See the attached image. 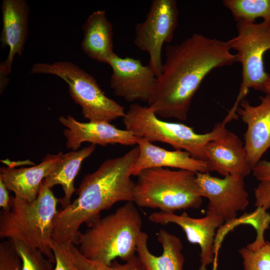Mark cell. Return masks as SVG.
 I'll use <instances>...</instances> for the list:
<instances>
[{"mask_svg": "<svg viewBox=\"0 0 270 270\" xmlns=\"http://www.w3.org/2000/svg\"><path fill=\"white\" fill-rule=\"evenodd\" d=\"M2 29L0 34L2 48L8 46L7 58L0 62V91L8 82L7 76L11 72L14 56H22L28 32L30 8L26 0H3L1 4Z\"/></svg>", "mask_w": 270, "mask_h": 270, "instance_id": "cell-13", "label": "cell"}, {"mask_svg": "<svg viewBox=\"0 0 270 270\" xmlns=\"http://www.w3.org/2000/svg\"><path fill=\"white\" fill-rule=\"evenodd\" d=\"M71 244H53L52 251L55 263L53 270H80L74 258Z\"/></svg>", "mask_w": 270, "mask_h": 270, "instance_id": "cell-26", "label": "cell"}, {"mask_svg": "<svg viewBox=\"0 0 270 270\" xmlns=\"http://www.w3.org/2000/svg\"><path fill=\"white\" fill-rule=\"evenodd\" d=\"M62 154L60 152L56 154H46L40 164L30 168H0V179L8 190L14 193V196L34 202L42 181L54 170Z\"/></svg>", "mask_w": 270, "mask_h": 270, "instance_id": "cell-18", "label": "cell"}, {"mask_svg": "<svg viewBox=\"0 0 270 270\" xmlns=\"http://www.w3.org/2000/svg\"><path fill=\"white\" fill-rule=\"evenodd\" d=\"M179 11L175 0H153L144 20L135 26L134 44L150 56L148 66L156 77L161 73L162 50L170 43L178 25Z\"/></svg>", "mask_w": 270, "mask_h": 270, "instance_id": "cell-9", "label": "cell"}, {"mask_svg": "<svg viewBox=\"0 0 270 270\" xmlns=\"http://www.w3.org/2000/svg\"><path fill=\"white\" fill-rule=\"evenodd\" d=\"M204 153L209 171L244 178L252 172L242 141L226 128L206 144Z\"/></svg>", "mask_w": 270, "mask_h": 270, "instance_id": "cell-15", "label": "cell"}, {"mask_svg": "<svg viewBox=\"0 0 270 270\" xmlns=\"http://www.w3.org/2000/svg\"><path fill=\"white\" fill-rule=\"evenodd\" d=\"M30 73L50 74L63 80L68 85L71 98L80 106L84 118L89 122H110L126 114L124 108L106 96L91 74L72 62L36 63Z\"/></svg>", "mask_w": 270, "mask_h": 270, "instance_id": "cell-7", "label": "cell"}, {"mask_svg": "<svg viewBox=\"0 0 270 270\" xmlns=\"http://www.w3.org/2000/svg\"><path fill=\"white\" fill-rule=\"evenodd\" d=\"M11 241L22 260V270H53L52 262L40 250L18 240Z\"/></svg>", "mask_w": 270, "mask_h": 270, "instance_id": "cell-24", "label": "cell"}, {"mask_svg": "<svg viewBox=\"0 0 270 270\" xmlns=\"http://www.w3.org/2000/svg\"><path fill=\"white\" fill-rule=\"evenodd\" d=\"M59 122L66 128L64 134L66 139V147L77 150L82 143L106 146L118 144L124 146L137 144V138L132 132L120 130L110 122H80L72 116H60Z\"/></svg>", "mask_w": 270, "mask_h": 270, "instance_id": "cell-14", "label": "cell"}, {"mask_svg": "<svg viewBox=\"0 0 270 270\" xmlns=\"http://www.w3.org/2000/svg\"><path fill=\"white\" fill-rule=\"evenodd\" d=\"M260 98V103L256 106L244 99L236 110L247 126L244 146L252 168L270 148V93Z\"/></svg>", "mask_w": 270, "mask_h": 270, "instance_id": "cell-16", "label": "cell"}, {"mask_svg": "<svg viewBox=\"0 0 270 270\" xmlns=\"http://www.w3.org/2000/svg\"><path fill=\"white\" fill-rule=\"evenodd\" d=\"M139 154L138 145L124 155L108 159L94 172L84 176L77 198L58 211L53 226L54 244L78 242L80 226L100 218L101 211L119 202H134L136 182L132 172Z\"/></svg>", "mask_w": 270, "mask_h": 270, "instance_id": "cell-2", "label": "cell"}, {"mask_svg": "<svg viewBox=\"0 0 270 270\" xmlns=\"http://www.w3.org/2000/svg\"><path fill=\"white\" fill-rule=\"evenodd\" d=\"M196 178L200 194L208 200V210L221 216L226 224L234 222L238 212L248 205L244 178L231 175L219 178L209 172L196 173Z\"/></svg>", "mask_w": 270, "mask_h": 270, "instance_id": "cell-10", "label": "cell"}, {"mask_svg": "<svg viewBox=\"0 0 270 270\" xmlns=\"http://www.w3.org/2000/svg\"><path fill=\"white\" fill-rule=\"evenodd\" d=\"M0 270H22V260L10 240L0 244Z\"/></svg>", "mask_w": 270, "mask_h": 270, "instance_id": "cell-27", "label": "cell"}, {"mask_svg": "<svg viewBox=\"0 0 270 270\" xmlns=\"http://www.w3.org/2000/svg\"><path fill=\"white\" fill-rule=\"evenodd\" d=\"M236 22L238 34L230 41L242 66V80L236 99L222 122L225 125L237 120V109L250 88L266 93V85L270 76L265 71L263 60L265 52L270 50V22Z\"/></svg>", "mask_w": 270, "mask_h": 270, "instance_id": "cell-8", "label": "cell"}, {"mask_svg": "<svg viewBox=\"0 0 270 270\" xmlns=\"http://www.w3.org/2000/svg\"><path fill=\"white\" fill-rule=\"evenodd\" d=\"M59 202L60 199L42 182L34 202L12 196L10 209L0 212V238L18 240L36 248L54 263L53 226Z\"/></svg>", "mask_w": 270, "mask_h": 270, "instance_id": "cell-4", "label": "cell"}, {"mask_svg": "<svg viewBox=\"0 0 270 270\" xmlns=\"http://www.w3.org/2000/svg\"><path fill=\"white\" fill-rule=\"evenodd\" d=\"M84 38L80 46L90 58L108 64L114 55L113 28L105 10H97L90 14L82 26Z\"/></svg>", "mask_w": 270, "mask_h": 270, "instance_id": "cell-19", "label": "cell"}, {"mask_svg": "<svg viewBox=\"0 0 270 270\" xmlns=\"http://www.w3.org/2000/svg\"><path fill=\"white\" fill-rule=\"evenodd\" d=\"M148 240V234L142 232L136 246L138 256L146 270H183V245L178 237L164 230H160L157 234V240L163 252L160 256H154L150 252Z\"/></svg>", "mask_w": 270, "mask_h": 270, "instance_id": "cell-20", "label": "cell"}, {"mask_svg": "<svg viewBox=\"0 0 270 270\" xmlns=\"http://www.w3.org/2000/svg\"><path fill=\"white\" fill-rule=\"evenodd\" d=\"M230 40L194 33L178 44L165 48L160 74L148 102L156 116L186 120L192 100L204 78L214 69L238 62Z\"/></svg>", "mask_w": 270, "mask_h": 270, "instance_id": "cell-1", "label": "cell"}, {"mask_svg": "<svg viewBox=\"0 0 270 270\" xmlns=\"http://www.w3.org/2000/svg\"><path fill=\"white\" fill-rule=\"evenodd\" d=\"M148 219L157 224L173 223L179 226L185 232L188 240L200 246V265L198 270H206L208 266L212 263L216 254V230L224 222L221 216L209 210L201 218L190 217L186 212L177 215L160 211L150 214Z\"/></svg>", "mask_w": 270, "mask_h": 270, "instance_id": "cell-12", "label": "cell"}, {"mask_svg": "<svg viewBox=\"0 0 270 270\" xmlns=\"http://www.w3.org/2000/svg\"><path fill=\"white\" fill-rule=\"evenodd\" d=\"M107 64L112 69L110 84L116 96L129 102H148L156 79L148 65H144L139 59L122 58L116 53Z\"/></svg>", "mask_w": 270, "mask_h": 270, "instance_id": "cell-11", "label": "cell"}, {"mask_svg": "<svg viewBox=\"0 0 270 270\" xmlns=\"http://www.w3.org/2000/svg\"><path fill=\"white\" fill-rule=\"evenodd\" d=\"M222 2L236 22H256V19L261 18L270 22V0H224Z\"/></svg>", "mask_w": 270, "mask_h": 270, "instance_id": "cell-22", "label": "cell"}, {"mask_svg": "<svg viewBox=\"0 0 270 270\" xmlns=\"http://www.w3.org/2000/svg\"><path fill=\"white\" fill-rule=\"evenodd\" d=\"M122 121L126 130L138 138L151 142L158 141L168 144L176 150H182L195 158L206 162V145L226 128L220 122L210 132L197 134L192 128L184 124L162 120L148 106L135 102L130 106Z\"/></svg>", "mask_w": 270, "mask_h": 270, "instance_id": "cell-6", "label": "cell"}, {"mask_svg": "<svg viewBox=\"0 0 270 270\" xmlns=\"http://www.w3.org/2000/svg\"><path fill=\"white\" fill-rule=\"evenodd\" d=\"M8 189L0 179V206L2 211H8L11 208V196H9Z\"/></svg>", "mask_w": 270, "mask_h": 270, "instance_id": "cell-30", "label": "cell"}, {"mask_svg": "<svg viewBox=\"0 0 270 270\" xmlns=\"http://www.w3.org/2000/svg\"><path fill=\"white\" fill-rule=\"evenodd\" d=\"M71 249L76 264L80 270H146L138 256H134L124 264H120L116 260L110 265L92 261L85 258L78 248L71 244Z\"/></svg>", "mask_w": 270, "mask_h": 270, "instance_id": "cell-23", "label": "cell"}, {"mask_svg": "<svg viewBox=\"0 0 270 270\" xmlns=\"http://www.w3.org/2000/svg\"><path fill=\"white\" fill-rule=\"evenodd\" d=\"M218 252L215 254L214 258L212 262V270H217L218 268Z\"/></svg>", "mask_w": 270, "mask_h": 270, "instance_id": "cell-31", "label": "cell"}, {"mask_svg": "<svg viewBox=\"0 0 270 270\" xmlns=\"http://www.w3.org/2000/svg\"><path fill=\"white\" fill-rule=\"evenodd\" d=\"M96 146V144H90L80 150L62 154L54 170L42 181V183L50 188L56 184L62 186L64 196L60 199V202L62 208L71 203L72 196L76 191L74 186L75 178L83 161L94 152Z\"/></svg>", "mask_w": 270, "mask_h": 270, "instance_id": "cell-21", "label": "cell"}, {"mask_svg": "<svg viewBox=\"0 0 270 270\" xmlns=\"http://www.w3.org/2000/svg\"><path fill=\"white\" fill-rule=\"evenodd\" d=\"M142 220L132 202L112 214L98 218L80 234V252L86 258L110 265L117 258L126 262L135 256Z\"/></svg>", "mask_w": 270, "mask_h": 270, "instance_id": "cell-3", "label": "cell"}, {"mask_svg": "<svg viewBox=\"0 0 270 270\" xmlns=\"http://www.w3.org/2000/svg\"><path fill=\"white\" fill-rule=\"evenodd\" d=\"M139 154L132 170V176H138L143 170L156 168H174L195 173L208 172L207 162L192 157L180 150H168L153 144L146 139L137 138Z\"/></svg>", "mask_w": 270, "mask_h": 270, "instance_id": "cell-17", "label": "cell"}, {"mask_svg": "<svg viewBox=\"0 0 270 270\" xmlns=\"http://www.w3.org/2000/svg\"><path fill=\"white\" fill-rule=\"evenodd\" d=\"M252 172L260 182H270V161L260 160L252 168Z\"/></svg>", "mask_w": 270, "mask_h": 270, "instance_id": "cell-29", "label": "cell"}, {"mask_svg": "<svg viewBox=\"0 0 270 270\" xmlns=\"http://www.w3.org/2000/svg\"><path fill=\"white\" fill-rule=\"evenodd\" d=\"M266 94L270 93V76L269 77L266 85Z\"/></svg>", "mask_w": 270, "mask_h": 270, "instance_id": "cell-32", "label": "cell"}, {"mask_svg": "<svg viewBox=\"0 0 270 270\" xmlns=\"http://www.w3.org/2000/svg\"><path fill=\"white\" fill-rule=\"evenodd\" d=\"M244 270H270V241L252 249L247 246L239 250Z\"/></svg>", "mask_w": 270, "mask_h": 270, "instance_id": "cell-25", "label": "cell"}, {"mask_svg": "<svg viewBox=\"0 0 270 270\" xmlns=\"http://www.w3.org/2000/svg\"><path fill=\"white\" fill-rule=\"evenodd\" d=\"M256 208L267 210L270 208V182H260L254 190Z\"/></svg>", "mask_w": 270, "mask_h": 270, "instance_id": "cell-28", "label": "cell"}, {"mask_svg": "<svg viewBox=\"0 0 270 270\" xmlns=\"http://www.w3.org/2000/svg\"><path fill=\"white\" fill-rule=\"evenodd\" d=\"M196 173L156 168L142 171L135 184L134 202L139 206L174 213L198 208L202 203Z\"/></svg>", "mask_w": 270, "mask_h": 270, "instance_id": "cell-5", "label": "cell"}]
</instances>
